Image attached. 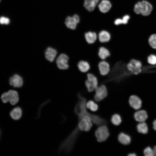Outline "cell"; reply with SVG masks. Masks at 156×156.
I'll return each instance as SVG.
<instances>
[{"mask_svg":"<svg viewBox=\"0 0 156 156\" xmlns=\"http://www.w3.org/2000/svg\"><path fill=\"white\" fill-rule=\"evenodd\" d=\"M78 101L75 106L74 112L79 119L85 116H90L93 123L98 125H105L106 123L105 120L96 115L90 114L87 110L86 106V98L81 92L77 93Z\"/></svg>","mask_w":156,"mask_h":156,"instance_id":"1","label":"cell"},{"mask_svg":"<svg viewBox=\"0 0 156 156\" xmlns=\"http://www.w3.org/2000/svg\"><path fill=\"white\" fill-rule=\"evenodd\" d=\"M152 9V6L150 3L143 1H139L135 4L134 10L137 14H141L144 16H147L150 14Z\"/></svg>","mask_w":156,"mask_h":156,"instance_id":"2","label":"cell"},{"mask_svg":"<svg viewBox=\"0 0 156 156\" xmlns=\"http://www.w3.org/2000/svg\"><path fill=\"white\" fill-rule=\"evenodd\" d=\"M1 99L4 103L8 102L12 105L16 104L19 101V96L17 92L13 90H10L3 93L1 95Z\"/></svg>","mask_w":156,"mask_h":156,"instance_id":"3","label":"cell"},{"mask_svg":"<svg viewBox=\"0 0 156 156\" xmlns=\"http://www.w3.org/2000/svg\"><path fill=\"white\" fill-rule=\"evenodd\" d=\"M79 123L77 127L75 129L78 132L79 130L81 131H88L91 128L92 122L91 118L88 116H85L79 119Z\"/></svg>","mask_w":156,"mask_h":156,"instance_id":"4","label":"cell"},{"mask_svg":"<svg viewBox=\"0 0 156 156\" xmlns=\"http://www.w3.org/2000/svg\"><path fill=\"white\" fill-rule=\"evenodd\" d=\"M85 84L87 90L91 92L94 91L99 85L98 79L92 73H87V79L85 81Z\"/></svg>","mask_w":156,"mask_h":156,"instance_id":"5","label":"cell"},{"mask_svg":"<svg viewBox=\"0 0 156 156\" xmlns=\"http://www.w3.org/2000/svg\"><path fill=\"white\" fill-rule=\"evenodd\" d=\"M108 92L106 86L104 84L98 85L94 90V99L97 102H99L107 97Z\"/></svg>","mask_w":156,"mask_h":156,"instance_id":"6","label":"cell"},{"mask_svg":"<svg viewBox=\"0 0 156 156\" xmlns=\"http://www.w3.org/2000/svg\"><path fill=\"white\" fill-rule=\"evenodd\" d=\"M95 134L97 141L100 142L105 141L109 135L108 128L105 125L99 126L96 130Z\"/></svg>","mask_w":156,"mask_h":156,"instance_id":"7","label":"cell"},{"mask_svg":"<svg viewBox=\"0 0 156 156\" xmlns=\"http://www.w3.org/2000/svg\"><path fill=\"white\" fill-rule=\"evenodd\" d=\"M142 64L138 60L132 59L127 64L128 70L131 73L137 75L142 71Z\"/></svg>","mask_w":156,"mask_h":156,"instance_id":"8","label":"cell"},{"mask_svg":"<svg viewBox=\"0 0 156 156\" xmlns=\"http://www.w3.org/2000/svg\"><path fill=\"white\" fill-rule=\"evenodd\" d=\"M69 57L64 53L60 54L57 57L56 63L58 68L61 70H66L69 67Z\"/></svg>","mask_w":156,"mask_h":156,"instance_id":"9","label":"cell"},{"mask_svg":"<svg viewBox=\"0 0 156 156\" xmlns=\"http://www.w3.org/2000/svg\"><path fill=\"white\" fill-rule=\"evenodd\" d=\"M79 21V16L77 14H75L72 17L68 16L66 19L65 23L68 28L72 29H75L77 24Z\"/></svg>","mask_w":156,"mask_h":156,"instance_id":"10","label":"cell"},{"mask_svg":"<svg viewBox=\"0 0 156 156\" xmlns=\"http://www.w3.org/2000/svg\"><path fill=\"white\" fill-rule=\"evenodd\" d=\"M22 77L18 74H14L11 76L9 79L10 85L15 88H20L23 84Z\"/></svg>","mask_w":156,"mask_h":156,"instance_id":"11","label":"cell"},{"mask_svg":"<svg viewBox=\"0 0 156 156\" xmlns=\"http://www.w3.org/2000/svg\"><path fill=\"white\" fill-rule=\"evenodd\" d=\"M98 68L100 74L102 76L108 75L110 71L109 63L106 60H101L98 64Z\"/></svg>","mask_w":156,"mask_h":156,"instance_id":"12","label":"cell"},{"mask_svg":"<svg viewBox=\"0 0 156 156\" xmlns=\"http://www.w3.org/2000/svg\"><path fill=\"white\" fill-rule=\"evenodd\" d=\"M129 102L130 106L135 109H138L141 107L142 101L136 95L131 96L129 97Z\"/></svg>","mask_w":156,"mask_h":156,"instance_id":"13","label":"cell"},{"mask_svg":"<svg viewBox=\"0 0 156 156\" xmlns=\"http://www.w3.org/2000/svg\"><path fill=\"white\" fill-rule=\"evenodd\" d=\"M57 50L52 47H49L47 48L45 52L46 59L49 61L52 62L55 60L57 55Z\"/></svg>","mask_w":156,"mask_h":156,"instance_id":"14","label":"cell"},{"mask_svg":"<svg viewBox=\"0 0 156 156\" xmlns=\"http://www.w3.org/2000/svg\"><path fill=\"white\" fill-rule=\"evenodd\" d=\"M111 38L110 33L105 30L100 31L98 35V39L101 43H106L109 42Z\"/></svg>","mask_w":156,"mask_h":156,"instance_id":"15","label":"cell"},{"mask_svg":"<svg viewBox=\"0 0 156 156\" xmlns=\"http://www.w3.org/2000/svg\"><path fill=\"white\" fill-rule=\"evenodd\" d=\"M85 40L89 44L94 43L98 39V36L96 33L94 31H89L84 34Z\"/></svg>","mask_w":156,"mask_h":156,"instance_id":"16","label":"cell"},{"mask_svg":"<svg viewBox=\"0 0 156 156\" xmlns=\"http://www.w3.org/2000/svg\"><path fill=\"white\" fill-rule=\"evenodd\" d=\"M111 7V3L108 0H102L98 5L100 11L103 13H106L108 12Z\"/></svg>","mask_w":156,"mask_h":156,"instance_id":"17","label":"cell"},{"mask_svg":"<svg viewBox=\"0 0 156 156\" xmlns=\"http://www.w3.org/2000/svg\"><path fill=\"white\" fill-rule=\"evenodd\" d=\"M79 70L83 73H87L90 70V66L87 61L82 60L79 61L77 64Z\"/></svg>","mask_w":156,"mask_h":156,"instance_id":"18","label":"cell"},{"mask_svg":"<svg viewBox=\"0 0 156 156\" xmlns=\"http://www.w3.org/2000/svg\"><path fill=\"white\" fill-rule=\"evenodd\" d=\"M22 109L19 107H15L10 112V117L15 120H18L20 119L22 117Z\"/></svg>","mask_w":156,"mask_h":156,"instance_id":"19","label":"cell"},{"mask_svg":"<svg viewBox=\"0 0 156 156\" xmlns=\"http://www.w3.org/2000/svg\"><path fill=\"white\" fill-rule=\"evenodd\" d=\"M98 55L101 60H105L110 56V53L107 48L102 46L99 49Z\"/></svg>","mask_w":156,"mask_h":156,"instance_id":"20","label":"cell"},{"mask_svg":"<svg viewBox=\"0 0 156 156\" xmlns=\"http://www.w3.org/2000/svg\"><path fill=\"white\" fill-rule=\"evenodd\" d=\"M148 117L146 112L144 110H140L135 112L134 114L135 120L139 122H142L145 121Z\"/></svg>","mask_w":156,"mask_h":156,"instance_id":"21","label":"cell"},{"mask_svg":"<svg viewBox=\"0 0 156 156\" xmlns=\"http://www.w3.org/2000/svg\"><path fill=\"white\" fill-rule=\"evenodd\" d=\"M118 140L121 143L125 145L129 144L131 141L130 136L123 133L119 134L118 136Z\"/></svg>","mask_w":156,"mask_h":156,"instance_id":"22","label":"cell"},{"mask_svg":"<svg viewBox=\"0 0 156 156\" xmlns=\"http://www.w3.org/2000/svg\"><path fill=\"white\" fill-rule=\"evenodd\" d=\"M94 0H84V6L89 12L93 11L97 5Z\"/></svg>","mask_w":156,"mask_h":156,"instance_id":"23","label":"cell"},{"mask_svg":"<svg viewBox=\"0 0 156 156\" xmlns=\"http://www.w3.org/2000/svg\"><path fill=\"white\" fill-rule=\"evenodd\" d=\"M138 131L143 134H146L148 131V127L146 123L144 122H140L137 125Z\"/></svg>","mask_w":156,"mask_h":156,"instance_id":"24","label":"cell"},{"mask_svg":"<svg viewBox=\"0 0 156 156\" xmlns=\"http://www.w3.org/2000/svg\"><path fill=\"white\" fill-rule=\"evenodd\" d=\"M86 106L87 109H90L92 112H96L98 109V105L92 100H89L87 102L86 104Z\"/></svg>","mask_w":156,"mask_h":156,"instance_id":"25","label":"cell"},{"mask_svg":"<svg viewBox=\"0 0 156 156\" xmlns=\"http://www.w3.org/2000/svg\"><path fill=\"white\" fill-rule=\"evenodd\" d=\"M111 121L114 125H118L121 123L122 119L119 115L115 114L112 116Z\"/></svg>","mask_w":156,"mask_h":156,"instance_id":"26","label":"cell"},{"mask_svg":"<svg viewBox=\"0 0 156 156\" xmlns=\"http://www.w3.org/2000/svg\"><path fill=\"white\" fill-rule=\"evenodd\" d=\"M148 43L151 47L153 48L156 49V34L152 35L149 37Z\"/></svg>","mask_w":156,"mask_h":156,"instance_id":"27","label":"cell"},{"mask_svg":"<svg viewBox=\"0 0 156 156\" xmlns=\"http://www.w3.org/2000/svg\"><path fill=\"white\" fill-rule=\"evenodd\" d=\"M144 154L146 156H153L155 155L154 150L150 147L145 148L144 151Z\"/></svg>","mask_w":156,"mask_h":156,"instance_id":"28","label":"cell"},{"mask_svg":"<svg viewBox=\"0 0 156 156\" xmlns=\"http://www.w3.org/2000/svg\"><path fill=\"white\" fill-rule=\"evenodd\" d=\"M147 61L151 65L156 64V56L154 54L150 55L147 58Z\"/></svg>","mask_w":156,"mask_h":156,"instance_id":"29","label":"cell"},{"mask_svg":"<svg viewBox=\"0 0 156 156\" xmlns=\"http://www.w3.org/2000/svg\"><path fill=\"white\" fill-rule=\"evenodd\" d=\"M10 23V20L8 18L4 16L0 17V23L1 24L8 25Z\"/></svg>","mask_w":156,"mask_h":156,"instance_id":"30","label":"cell"},{"mask_svg":"<svg viewBox=\"0 0 156 156\" xmlns=\"http://www.w3.org/2000/svg\"><path fill=\"white\" fill-rule=\"evenodd\" d=\"M130 18V16L128 15H125L122 18V19L123 21V24H126L127 23L129 20Z\"/></svg>","mask_w":156,"mask_h":156,"instance_id":"31","label":"cell"},{"mask_svg":"<svg viewBox=\"0 0 156 156\" xmlns=\"http://www.w3.org/2000/svg\"><path fill=\"white\" fill-rule=\"evenodd\" d=\"M114 24L116 25L123 24V21L122 19L118 18L116 19L114 21Z\"/></svg>","mask_w":156,"mask_h":156,"instance_id":"32","label":"cell"},{"mask_svg":"<svg viewBox=\"0 0 156 156\" xmlns=\"http://www.w3.org/2000/svg\"><path fill=\"white\" fill-rule=\"evenodd\" d=\"M153 128L156 131V119L153 122Z\"/></svg>","mask_w":156,"mask_h":156,"instance_id":"33","label":"cell"},{"mask_svg":"<svg viewBox=\"0 0 156 156\" xmlns=\"http://www.w3.org/2000/svg\"><path fill=\"white\" fill-rule=\"evenodd\" d=\"M129 156H135L136 155L135 153H131L129 154L128 155Z\"/></svg>","mask_w":156,"mask_h":156,"instance_id":"34","label":"cell"},{"mask_svg":"<svg viewBox=\"0 0 156 156\" xmlns=\"http://www.w3.org/2000/svg\"><path fill=\"white\" fill-rule=\"evenodd\" d=\"M153 150L154 151L155 155L156 156V146H154Z\"/></svg>","mask_w":156,"mask_h":156,"instance_id":"35","label":"cell"},{"mask_svg":"<svg viewBox=\"0 0 156 156\" xmlns=\"http://www.w3.org/2000/svg\"><path fill=\"white\" fill-rule=\"evenodd\" d=\"M97 4H98V2L100 1V0H94Z\"/></svg>","mask_w":156,"mask_h":156,"instance_id":"36","label":"cell"},{"mask_svg":"<svg viewBox=\"0 0 156 156\" xmlns=\"http://www.w3.org/2000/svg\"><path fill=\"white\" fill-rule=\"evenodd\" d=\"M1 1V0H0V2Z\"/></svg>","mask_w":156,"mask_h":156,"instance_id":"37","label":"cell"}]
</instances>
